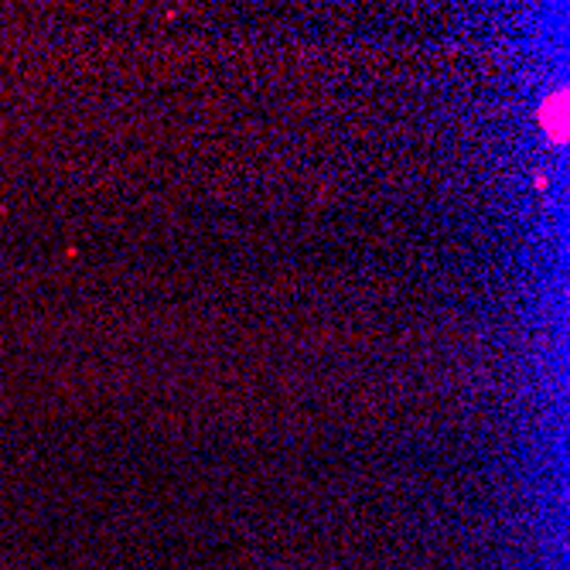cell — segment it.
I'll return each instance as SVG.
<instances>
[{
    "label": "cell",
    "instance_id": "1",
    "mask_svg": "<svg viewBox=\"0 0 570 570\" xmlns=\"http://www.w3.org/2000/svg\"><path fill=\"white\" fill-rule=\"evenodd\" d=\"M550 102H553V117H550V110L543 107V110H540V124H543L547 134H550V127H553V140L563 144V137H567V89H557V92L550 96Z\"/></svg>",
    "mask_w": 570,
    "mask_h": 570
}]
</instances>
